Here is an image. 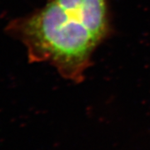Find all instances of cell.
Wrapping results in <instances>:
<instances>
[{
	"label": "cell",
	"mask_w": 150,
	"mask_h": 150,
	"mask_svg": "<svg viewBox=\"0 0 150 150\" xmlns=\"http://www.w3.org/2000/svg\"><path fill=\"white\" fill-rule=\"evenodd\" d=\"M6 31L25 46L29 61L50 64L63 77L77 82L102 41L80 11L58 0L13 19Z\"/></svg>",
	"instance_id": "6da1fadb"
}]
</instances>
